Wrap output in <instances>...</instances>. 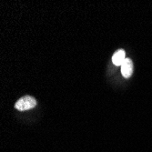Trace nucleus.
<instances>
[{
    "label": "nucleus",
    "instance_id": "obj_2",
    "mask_svg": "<svg viewBox=\"0 0 152 152\" xmlns=\"http://www.w3.org/2000/svg\"><path fill=\"white\" fill-rule=\"evenodd\" d=\"M121 73H122V76L126 78H129L131 77L133 73V63L131 59L126 58L124 60L123 64L121 65Z\"/></svg>",
    "mask_w": 152,
    "mask_h": 152
},
{
    "label": "nucleus",
    "instance_id": "obj_3",
    "mask_svg": "<svg viewBox=\"0 0 152 152\" xmlns=\"http://www.w3.org/2000/svg\"><path fill=\"white\" fill-rule=\"evenodd\" d=\"M126 52L124 49H118L117 50L112 56V62L116 66H121L124 62V60L126 59L125 58Z\"/></svg>",
    "mask_w": 152,
    "mask_h": 152
},
{
    "label": "nucleus",
    "instance_id": "obj_1",
    "mask_svg": "<svg viewBox=\"0 0 152 152\" xmlns=\"http://www.w3.org/2000/svg\"><path fill=\"white\" fill-rule=\"evenodd\" d=\"M37 105V100L31 96H25L20 98L15 104V107L19 111H25L35 107Z\"/></svg>",
    "mask_w": 152,
    "mask_h": 152
}]
</instances>
